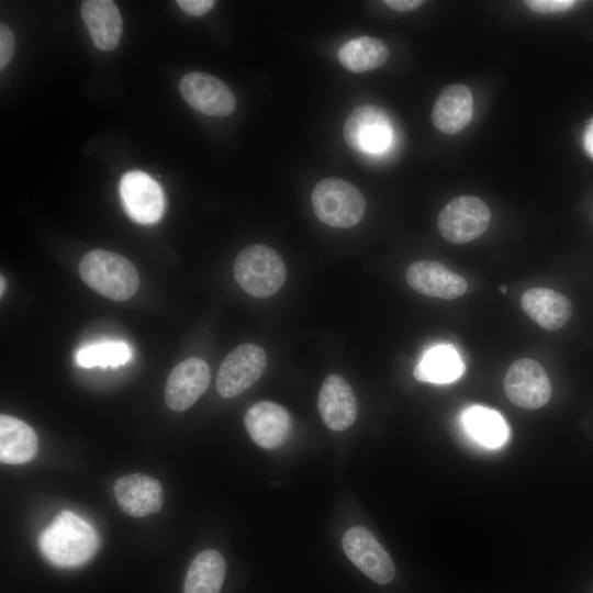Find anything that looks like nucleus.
I'll return each instance as SVG.
<instances>
[{"instance_id":"obj_1","label":"nucleus","mask_w":593,"mask_h":593,"mask_svg":"<svg viewBox=\"0 0 593 593\" xmlns=\"http://www.w3.org/2000/svg\"><path fill=\"white\" fill-rule=\"evenodd\" d=\"M38 541L43 555L58 567L85 563L98 548V537L92 526L70 511L60 512Z\"/></svg>"},{"instance_id":"obj_2","label":"nucleus","mask_w":593,"mask_h":593,"mask_svg":"<svg viewBox=\"0 0 593 593\" xmlns=\"http://www.w3.org/2000/svg\"><path fill=\"white\" fill-rule=\"evenodd\" d=\"M83 282L100 294L125 301L137 291L138 273L125 257L104 249L87 253L79 264Z\"/></svg>"},{"instance_id":"obj_3","label":"nucleus","mask_w":593,"mask_h":593,"mask_svg":"<svg viewBox=\"0 0 593 593\" xmlns=\"http://www.w3.org/2000/svg\"><path fill=\"white\" fill-rule=\"evenodd\" d=\"M237 284L249 295L264 299L273 295L284 283L287 269L281 256L261 244L238 253L233 266Z\"/></svg>"},{"instance_id":"obj_4","label":"nucleus","mask_w":593,"mask_h":593,"mask_svg":"<svg viewBox=\"0 0 593 593\" xmlns=\"http://www.w3.org/2000/svg\"><path fill=\"white\" fill-rule=\"evenodd\" d=\"M314 213L324 224L348 228L357 225L366 211L360 190L340 178H325L312 191Z\"/></svg>"},{"instance_id":"obj_5","label":"nucleus","mask_w":593,"mask_h":593,"mask_svg":"<svg viewBox=\"0 0 593 593\" xmlns=\"http://www.w3.org/2000/svg\"><path fill=\"white\" fill-rule=\"evenodd\" d=\"M491 222L485 202L472 195H460L449 201L437 220L443 237L450 243L465 244L481 236Z\"/></svg>"},{"instance_id":"obj_6","label":"nucleus","mask_w":593,"mask_h":593,"mask_svg":"<svg viewBox=\"0 0 593 593\" xmlns=\"http://www.w3.org/2000/svg\"><path fill=\"white\" fill-rule=\"evenodd\" d=\"M343 136L354 150L365 154L385 152L393 139V130L387 112L371 104L359 105L347 116Z\"/></svg>"},{"instance_id":"obj_7","label":"nucleus","mask_w":593,"mask_h":593,"mask_svg":"<svg viewBox=\"0 0 593 593\" xmlns=\"http://www.w3.org/2000/svg\"><path fill=\"white\" fill-rule=\"evenodd\" d=\"M267 366L265 350L254 344H243L234 348L222 361L216 390L222 398L239 395L262 376Z\"/></svg>"},{"instance_id":"obj_8","label":"nucleus","mask_w":593,"mask_h":593,"mask_svg":"<svg viewBox=\"0 0 593 593\" xmlns=\"http://www.w3.org/2000/svg\"><path fill=\"white\" fill-rule=\"evenodd\" d=\"M342 544L349 560L372 581L385 585L393 580L395 567L391 557L367 528H349Z\"/></svg>"},{"instance_id":"obj_9","label":"nucleus","mask_w":593,"mask_h":593,"mask_svg":"<svg viewBox=\"0 0 593 593\" xmlns=\"http://www.w3.org/2000/svg\"><path fill=\"white\" fill-rule=\"evenodd\" d=\"M179 89L184 101L205 115L224 118L235 110L236 100L233 91L213 75L188 72L181 78Z\"/></svg>"},{"instance_id":"obj_10","label":"nucleus","mask_w":593,"mask_h":593,"mask_svg":"<svg viewBox=\"0 0 593 593\" xmlns=\"http://www.w3.org/2000/svg\"><path fill=\"white\" fill-rule=\"evenodd\" d=\"M504 390L512 403L528 410L544 406L551 396L545 369L529 358L518 359L511 365L505 374Z\"/></svg>"},{"instance_id":"obj_11","label":"nucleus","mask_w":593,"mask_h":593,"mask_svg":"<svg viewBox=\"0 0 593 593\" xmlns=\"http://www.w3.org/2000/svg\"><path fill=\"white\" fill-rule=\"evenodd\" d=\"M120 195L126 213L137 223L153 224L164 213L163 190L145 172H126L120 181Z\"/></svg>"},{"instance_id":"obj_12","label":"nucleus","mask_w":593,"mask_h":593,"mask_svg":"<svg viewBox=\"0 0 593 593\" xmlns=\"http://www.w3.org/2000/svg\"><path fill=\"white\" fill-rule=\"evenodd\" d=\"M211 374L208 363L190 357L178 363L170 372L165 388V402L176 412L192 406L206 391Z\"/></svg>"},{"instance_id":"obj_13","label":"nucleus","mask_w":593,"mask_h":593,"mask_svg":"<svg viewBox=\"0 0 593 593\" xmlns=\"http://www.w3.org/2000/svg\"><path fill=\"white\" fill-rule=\"evenodd\" d=\"M244 424L250 438L265 449L283 445L292 429L288 411L271 401H260L251 405L245 414Z\"/></svg>"},{"instance_id":"obj_14","label":"nucleus","mask_w":593,"mask_h":593,"mask_svg":"<svg viewBox=\"0 0 593 593\" xmlns=\"http://www.w3.org/2000/svg\"><path fill=\"white\" fill-rule=\"evenodd\" d=\"M406 281L416 292L452 300L461 296L468 283L463 277L435 260H417L406 269Z\"/></svg>"},{"instance_id":"obj_15","label":"nucleus","mask_w":593,"mask_h":593,"mask_svg":"<svg viewBox=\"0 0 593 593\" xmlns=\"http://www.w3.org/2000/svg\"><path fill=\"white\" fill-rule=\"evenodd\" d=\"M113 489L121 510L133 517L156 513L164 503L160 482L146 474L123 475L115 481Z\"/></svg>"},{"instance_id":"obj_16","label":"nucleus","mask_w":593,"mask_h":593,"mask_svg":"<svg viewBox=\"0 0 593 593\" xmlns=\"http://www.w3.org/2000/svg\"><path fill=\"white\" fill-rule=\"evenodd\" d=\"M317 407L324 424L334 432L347 429L357 416V401L348 382L339 374H329L323 382Z\"/></svg>"},{"instance_id":"obj_17","label":"nucleus","mask_w":593,"mask_h":593,"mask_svg":"<svg viewBox=\"0 0 593 593\" xmlns=\"http://www.w3.org/2000/svg\"><path fill=\"white\" fill-rule=\"evenodd\" d=\"M472 113L473 97L470 89L462 83H454L437 97L432 110V121L440 132L455 134L469 124Z\"/></svg>"},{"instance_id":"obj_18","label":"nucleus","mask_w":593,"mask_h":593,"mask_svg":"<svg viewBox=\"0 0 593 593\" xmlns=\"http://www.w3.org/2000/svg\"><path fill=\"white\" fill-rule=\"evenodd\" d=\"M81 16L97 48L109 52L118 46L123 23L120 11L113 1H83L81 3Z\"/></svg>"},{"instance_id":"obj_19","label":"nucleus","mask_w":593,"mask_h":593,"mask_svg":"<svg viewBox=\"0 0 593 593\" xmlns=\"http://www.w3.org/2000/svg\"><path fill=\"white\" fill-rule=\"evenodd\" d=\"M524 312L548 331L561 328L570 318L572 305L567 296L547 288H532L521 299Z\"/></svg>"},{"instance_id":"obj_20","label":"nucleus","mask_w":593,"mask_h":593,"mask_svg":"<svg viewBox=\"0 0 593 593\" xmlns=\"http://www.w3.org/2000/svg\"><path fill=\"white\" fill-rule=\"evenodd\" d=\"M38 447L34 429L23 421L1 414L0 460L2 463L20 465L34 458Z\"/></svg>"},{"instance_id":"obj_21","label":"nucleus","mask_w":593,"mask_h":593,"mask_svg":"<svg viewBox=\"0 0 593 593\" xmlns=\"http://www.w3.org/2000/svg\"><path fill=\"white\" fill-rule=\"evenodd\" d=\"M463 370V362L456 348L439 344L423 353L414 369V377L422 382L445 384L456 381Z\"/></svg>"},{"instance_id":"obj_22","label":"nucleus","mask_w":593,"mask_h":593,"mask_svg":"<svg viewBox=\"0 0 593 593\" xmlns=\"http://www.w3.org/2000/svg\"><path fill=\"white\" fill-rule=\"evenodd\" d=\"M225 572L222 555L213 549L203 550L194 557L188 569L183 593H219Z\"/></svg>"},{"instance_id":"obj_23","label":"nucleus","mask_w":593,"mask_h":593,"mask_svg":"<svg viewBox=\"0 0 593 593\" xmlns=\"http://www.w3.org/2000/svg\"><path fill=\"white\" fill-rule=\"evenodd\" d=\"M462 422L468 434L486 448H497L507 441L508 426L494 410L480 405L470 406L463 412Z\"/></svg>"},{"instance_id":"obj_24","label":"nucleus","mask_w":593,"mask_h":593,"mask_svg":"<svg viewBox=\"0 0 593 593\" xmlns=\"http://www.w3.org/2000/svg\"><path fill=\"white\" fill-rule=\"evenodd\" d=\"M389 55V47L382 40L361 36L346 42L339 48L338 60L353 72H363L382 66Z\"/></svg>"},{"instance_id":"obj_25","label":"nucleus","mask_w":593,"mask_h":593,"mask_svg":"<svg viewBox=\"0 0 593 593\" xmlns=\"http://www.w3.org/2000/svg\"><path fill=\"white\" fill-rule=\"evenodd\" d=\"M131 347L124 342H107L81 347L76 351L75 361L83 368L119 367L130 361Z\"/></svg>"},{"instance_id":"obj_26","label":"nucleus","mask_w":593,"mask_h":593,"mask_svg":"<svg viewBox=\"0 0 593 593\" xmlns=\"http://www.w3.org/2000/svg\"><path fill=\"white\" fill-rule=\"evenodd\" d=\"M526 7L536 13H558L570 10L577 1L573 0H527Z\"/></svg>"},{"instance_id":"obj_27","label":"nucleus","mask_w":593,"mask_h":593,"mask_svg":"<svg viewBox=\"0 0 593 593\" xmlns=\"http://www.w3.org/2000/svg\"><path fill=\"white\" fill-rule=\"evenodd\" d=\"M14 52V36L12 31L4 23L0 24V69H3Z\"/></svg>"},{"instance_id":"obj_28","label":"nucleus","mask_w":593,"mask_h":593,"mask_svg":"<svg viewBox=\"0 0 593 593\" xmlns=\"http://www.w3.org/2000/svg\"><path fill=\"white\" fill-rule=\"evenodd\" d=\"M177 4L188 14L200 16L208 13L215 4L213 0H178Z\"/></svg>"},{"instance_id":"obj_29","label":"nucleus","mask_w":593,"mask_h":593,"mask_svg":"<svg viewBox=\"0 0 593 593\" xmlns=\"http://www.w3.org/2000/svg\"><path fill=\"white\" fill-rule=\"evenodd\" d=\"M424 1L422 0H385L384 4L398 12H411L419 8Z\"/></svg>"},{"instance_id":"obj_30","label":"nucleus","mask_w":593,"mask_h":593,"mask_svg":"<svg viewBox=\"0 0 593 593\" xmlns=\"http://www.w3.org/2000/svg\"><path fill=\"white\" fill-rule=\"evenodd\" d=\"M584 146L588 154L593 157V119L590 121L584 133Z\"/></svg>"},{"instance_id":"obj_31","label":"nucleus","mask_w":593,"mask_h":593,"mask_svg":"<svg viewBox=\"0 0 593 593\" xmlns=\"http://www.w3.org/2000/svg\"><path fill=\"white\" fill-rule=\"evenodd\" d=\"M0 281H1V288H0V289H1V292H0V293H1V295H2V294H3V290H4V286H5L3 276H1Z\"/></svg>"},{"instance_id":"obj_32","label":"nucleus","mask_w":593,"mask_h":593,"mask_svg":"<svg viewBox=\"0 0 593 593\" xmlns=\"http://www.w3.org/2000/svg\"><path fill=\"white\" fill-rule=\"evenodd\" d=\"M500 289H501L502 292H504V293L506 292L505 286H501Z\"/></svg>"}]
</instances>
